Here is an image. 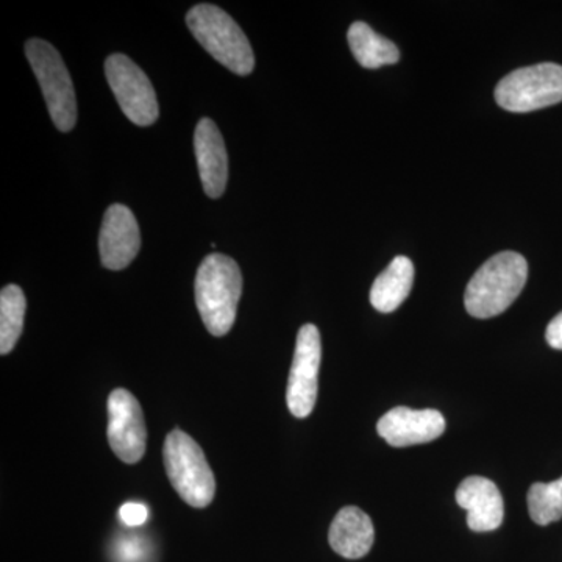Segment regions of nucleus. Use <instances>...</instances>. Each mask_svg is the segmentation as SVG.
<instances>
[{
    "instance_id": "nucleus-12",
    "label": "nucleus",
    "mask_w": 562,
    "mask_h": 562,
    "mask_svg": "<svg viewBox=\"0 0 562 562\" xmlns=\"http://www.w3.org/2000/svg\"><path fill=\"white\" fill-rule=\"evenodd\" d=\"M194 149L203 191L211 199H220L227 188L228 155L220 128L209 117L195 127Z\"/></svg>"
},
{
    "instance_id": "nucleus-9",
    "label": "nucleus",
    "mask_w": 562,
    "mask_h": 562,
    "mask_svg": "<svg viewBox=\"0 0 562 562\" xmlns=\"http://www.w3.org/2000/svg\"><path fill=\"white\" fill-rule=\"evenodd\" d=\"M109 441L121 461L135 464L146 453L147 430L143 409L127 390H114L109 398Z\"/></svg>"
},
{
    "instance_id": "nucleus-10",
    "label": "nucleus",
    "mask_w": 562,
    "mask_h": 562,
    "mask_svg": "<svg viewBox=\"0 0 562 562\" xmlns=\"http://www.w3.org/2000/svg\"><path fill=\"white\" fill-rule=\"evenodd\" d=\"M140 249L139 225L127 206L114 203L103 216L99 251L102 265L110 271L127 268Z\"/></svg>"
},
{
    "instance_id": "nucleus-21",
    "label": "nucleus",
    "mask_w": 562,
    "mask_h": 562,
    "mask_svg": "<svg viewBox=\"0 0 562 562\" xmlns=\"http://www.w3.org/2000/svg\"><path fill=\"white\" fill-rule=\"evenodd\" d=\"M546 339L553 349L562 350V313L558 314L549 327H547Z\"/></svg>"
},
{
    "instance_id": "nucleus-7",
    "label": "nucleus",
    "mask_w": 562,
    "mask_h": 562,
    "mask_svg": "<svg viewBox=\"0 0 562 562\" xmlns=\"http://www.w3.org/2000/svg\"><path fill=\"white\" fill-rule=\"evenodd\" d=\"M105 76L114 98L133 124L149 127L157 122L160 116L157 94L149 77L135 61L122 54L110 55Z\"/></svg>"
},
{
    "instance_id": "nucleus-8",
    "label": "nucleus",
    "mask_w": 562,
    "mask_h": 562,
    "mask_svg": "<svg viewBox=\"0 0 562 562\" xmlns=\"http://www.w3.org/2000/svg\"><path fill=\"white\" fill-rule=\"evenodd\" d=\"M322 360L321 333L306 324L299 330L286 387V403L292 416L305 419L316 405Z\"/></svg>"
},
{
    "instance_id": "nucleus-13",
    "label": "nucleus",
    "mask_w": 562,
    "mask_h": 562,
    "mask_svg": "<svg viewBox=\"0 0 562 562\" xmlns=\"http://www.w3.org/2000/svg\"><path fill=\"white\" fill-rule=\"evenodd\" d=\"M457 503L468 512V527L475 532L497 530L505 517L498 487L484 476H469L458 486Z\"/></svg>"
},
{
    "instance_id": "nucleus-3",
    "label": "nucleus",
    "mask_w": 562,
    "mask_h": 562,
    "mask_svg": "<svg viewBox=\"0 0 562 562\" xmlns=\"http://www.w3.org/2000/svg\"><path fill=\"white\" fill-rule=\"evenodd\" d=\"M187 24L203 49L225 68L238 76H249L254 70L255 55L249 38L220 7L211 3L192 7Z\"/></svg>"
},
{
    "instance_id": "nucleus-5",
    "label": "nucleus",
    "mask_w": 562,
    "mask_h": 562,
    "mask_svg": "<svg viewBox=\"0 0 562 562\" xmlns=\"http://www.w3.org/2000/svg\"><path fill=\"white\" fill-rule=\"evenodd\" d=\"M25 55L38 80L55 127L70 132L77 122V99L69 70L61 55L47 41L33 38L25 44Z\"/></svg>"
},
{
    "instance_id": "nucleus-4",
    "label": "nucleus",
    "mask_w": 562,
    "mask_h": 562,
    "mask_svg": "<svg viewBox=\"0 0 562 562\" xmlns=\"http://www.w3.org/2000/svg\"><path fill=\"white\" fill-rule=\"evenodd\" d=\"M162 458L177 494L192 508H206L216 494V480L201 446L176 428L166 438Z\"/></svg>"
},
{
    "instance_id": "nucleus-17",
    "label": "nucleus",
    "mask_w": 562,
    "mask_h": 562,
    "mask_svg": "<svg viewBox=\"0 0 562 562\" xmlns=\"http://www.w3.org/2000/svg\"><path fill=\"white\" fill-rule=\"evenodd\" d=\"M25 306L24 291L16 284H9L0 292V353H10L20 341Z\"/></svg>"
},
{
    "instance_id": "nucleus-15",
    "label": "nucleus",
    "mask_w": 562,
    "mask_h": 562,
    "mask_svg": "<svg viewBox=\"0 0 562 562\" xmlns=\"http://www.w3.org/2000/svg\"><path fill=\"white\" fill-rule=\"evenodd\" d=\"M414 283L413 261L395 257L376 280L371 290V303L380 313H392L408 299Z\"/></svg>"
},
{
    "instance_id": "nucleus-2",
    "label": "nucleus",
    "mask_w": 562,
    "mask_h": 562,
    "mask_svg": "<svg viewBox=\"0 0 562 562\" xmlns=\"http://www.w3.org/2000/svg\"><path fill=\"white\" fill-rule=\"evenodd\" d=\"M528 279V262L516 251H502L490 258L465 288L464 305L476 319H491L505 313L519 297Z\"/></svg>"
},
{
    "instance_id": "nucleus-16",
    "label": "nucleus",
    "mask_w": 562,
    "mask_h": 562,
    "mask_svg": "<svg viewBox=\"0 0 562 562\" xmlns=\"http://www.w3.org/2000/svg\"><path fill=\"white\" fill-rule=\"evenodd\" d=\"M351 54L362 68L376 69L395 65L401 60V52L391 40L384 38L369 27L366 22H353L347 33Z\"/></svg>"
},
{
    "instance_id": "nucleus-1",
    "label": "nucleus",
    "mask_w": 562,
    "mask_h": 562,
    "mask_svg": "<svg viewBox=\"0 0 562 562\" xmlns=\"http://www.w3.org/2000/svg\"><path fill=\"white\" fill-rule=\"evenodd\" d=\"M241 294L238 262L224 254L209 255L195 277V302L211 335L225 336L232 330Z\"/></svg>"
},
{
    "instance_id": "nucleus-6",
    "label": "nucleus",
    "mask_w": 562,
    "mask_h": 562,
    "mask_svg": "<svg viewBox=\"0 0 562 562\" xmlns=\"http://www.w3.org/2000/svg\"><path fill=\"white\" fill-rule=\"evenodd\" d=\"M495 101L513 113L557 105L562 102V66L541 63L514 70L495 88Z\"/></svg>"
},
{
    "instance_id": "nucleus-11",
    "label": "nucleus",
    "mask_w": 562,
    "mask_h": 562,
    "mask_svg": "<svg viewBox=\"0 0 562 562\" xmlns=\"http://www.w3.org/2000/svg\"><path fill=\"white\" fill-rule=\"evenodd\" d=\"M376 431L391 447H409L441 438L446 419L436 409H416L397 406L384 414L376 424Z\"/></svg>"
},
{
    "instance_id": "nucleus-14",
    "label": "nucleus",
    "mask_w": 562,
    "mask_h": 562,
    "mask_svg": "<svg viewBox=\"0 0 562 562\" xmlns=\"http://www.w3.org/2000/svg\"><path fill=\"white\" fill-rule=\"evenodd\" d=\"M375 530L371 517L357 506H346L336 514L328 532V542L346 560H360L371 552Z\"/></svg>"
},
{
    "instance_id": "nucleus-20",
    "label": "nucleus",
    "mask_w": 562,
    "mask_h": 562,
    "mask_svg": "<svg viewBox=\"0 0 562 562\" xmlns=\"http://www.w3.org/2000/svg\"><path fill=\"white\" fill-rule=\"evenodd\" d=\"M120 516L122 522L128 525V527H139V525L146 522L149 513H147L146 506L140 505V503H125V505H122Z\"/></svg>"
},
{
    "instance_id": "nucleus-18",
    "label": "nucleus",
    "mask_w": 562,
    "mask_h": 562,
    "mask_svg": "<svg viewBox=\"0 0 562 562\" xmlns=\"http://www.w3.org/2000/svg\"><path fill=\"white\" fill-rule=\"evenodd\" d=\"M528 512L532 522L550 525L562 519V476L552 483H535L528 491Z\"/></svg>"
},
{
    "instance_id": "nucleus-19",
    "label": "nucleus",
    "mask_w": 562,
    "mask_h": 562,
    "mask_svg": "<svg viewBox=\"0 0 562 562\" xmlns=\"http://www.w3.org/2000/svg\"><path fill=\"white\" fill-rule=\"evenodd\" d=\"M114 557L117 562H147L149 546L139 536H125L117 539L114 546Z\"/></svg>"
}]
</instances>
